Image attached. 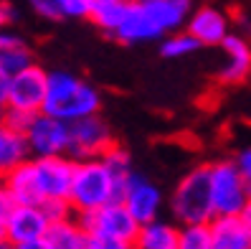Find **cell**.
Returning a JSON list of instances; mask_svg holds the SVG:
<instances>
[{
    "mask_svg": "<svg viewBox=\"0 0 251 249\" xmlns=\"http://www.w3.org/2000/svg\"><path fill=\"white\" fill-rule=\"evenodd\" d=\"M36 170V183L43 198H69L71 178H74V160L69 153L64 155H38L31 158Z\"/></svg>",
    "mask_w": 251,
    "mask_h": 249,
    "instance_id": "ba28073f",
    "label": "cell"
},
{
    "mask_svg": "<svg viewBox=\"0 0 251 249\" xmlns=\"http://www.w3.org/2000/svg\"><path fill=\"white\" fill-rule=\"evenodd\" d=\"M61 18H89L92 0H53Z\"/></svg>",
    "mask_w": 251,
    "mask_h": 249,
    "instance_id": "d4e9b609",
    "label": "cell"
},
{
    "mask_svg": "<svg viewBox=\"0 0 251 249\" xmlns=\"http://www.w3.org/2000/svg\"><path fill=\"white\" fill-rule=\"evenodd\" d=\"M0 247H8V242H5V224L0 221Z\"/></svg>",
    "mask_w": 251,
    "mask_h": 249,
    "instance_id": "836d02e7",
    "label": "cell"
},
{
    "mask_svg": "<svg viewBox=\"0 0 251 249\" xmlns=\"http://www.w3.org/2000/svg\"><path fill=\"white\" fill-rule=\"evenodd\" d=\"M188 33L201 46H221V41L228 36V16L213 5H203L188 16Z\"/></svg>",
    "mask_w": 251,
    "mask_h": 249,
    "instance_id": "7c38bea8",
    "label": "cell"
},
{
    "mask_svg": "<svg viewBox=\"0 0 251 249\" xmlns=\"http://www.w3.org/2000/svg\"><path fill=\"white\" fill-rule=\"evenodd\" d=\"M74 216L86 234V249H129L137 242L140 221L122 201H109L94 211Z\"/></svg>",
    "mask_w": 251,
    "mask_h": 249,
    "instance_id": "6da1fadb",
    "label": "cell"
},
{
    "mask_svg": "<svg viewBox=\"0 0 251 249\" xmlns=\"http://www.w3.org/2000/svg\"><path fill=\"white\" fill-rule=\"evenodd\" d=\"M31 64H33V54L28 51V46L23 41H18V43H13V46L0 51V69H3L5 74H10V77L18 74L21 69L31 66Z\"/></svg>",
    "mask_w": 251,
    "mask_h": 249,
    "instance_id": "603a6c76",
    "label": "cell"
},
{
    "mask_svg": "<svg viewBox=\"0 0 251 249\" xmlns=\"http://www.w3.org/2000/svg\"><path fill=\"white\" fill-rule=\"evenodd\" d=\"M160 36H165L155 26V21L147 16V13L137 5V3H129V10L122 21V26L114 31V38L122 41V43H142V41H155Z\"/></svg>",
    "mask_w": 251,
    "mask_h": 249,
    "instance_id": "2e32d148",
    "label": "cell"
},
{
    "mask_svg": "<svg viewBox=\"0 0 251 249\" xmlns=\"http://www.w3.org/2000/svg\"><path fill=\"white\" fill-rule=\"evenodd\" d=\"M43 249H86V234L79 226L76 216L49 221L43 234Z\"/></svg>",
    "mask_w": 251,
    "mask_h": 249,
    "instance_id": "e0dca14e",
    "label": "cell"
},
{
    "mask_svg": "<svg viewBox=\"0 0 251 249\" xmlns=\"http://www.w3.org/2000/svg\"><path fill=\"white\" fill-rule=\"evenodd\" d=\"M122 203H125L127 211L135 216L140 224H145V221L157 219L160 206H162V196H160V191L147 178L132 173L129 181H127V191H125Z\"/></svg>",
    "mask_w": 251,
    "mask_h": 249,
    "instance_id": "8fae6325",
    "label": "cell"
},
{
    "mask_svg": "<svg viewBox=\"0 0 251 249\" xmlns=\"http://www.w3.org/2000/svg\"><path fill=\"white\" fill-rule=\"evenodd\" d=\"M0 125H3V107H0Z\"/></svg>",
    "mask_w": 251,
    "mask_h": 249,
    "instance_id": "e575fe53",
    "label": "cell"
},
{
    "mask_svg": "<svg viewBox=\"0 0 251 249\" xmlns=\"http://www.w3.org/2000/svg\"><path fill=\"white\" fill-rule=\"evenodd\" d=\"M135 247H140V249H178V229L168 221H160V219L145 221V224H140Z\"/></svg>",
    "mask_w": 251,
    "mask_h": 249,
    "instance_id": "ffe728a7",
    "label": "cell"
},
{
    "mask_svg": "<svg viewBox=\"0 0 251 249\" xmlns=\"http://www.w3.org/2000/svg\"><path fill=\"white\" fill-rule=\"evenodd\" d=\"M18 41H21V38H18L16 33H8L5 28H3V31H0V51L8 49V46H13V43H18Z\"/></svg>",
    "mask_w": 251,
    "mask_h": 249,
    "instance_id": "d6a6232c",
    "label": "cell"
},
{
    "mask_svg": "<svg viewBox=\"0 0 251 249\" xmlns=\"http://www.w3.org/2000/svg\"><path fill=\"white\" fill-rule=\"evenodd\" d=\"M36 112H25V110H16V107H5L3 110V125L10 130H18V133H25L31 127Z\"/></svg>",
    "mask_w": 251,
    "mask_h": 249,
    "instance_id": "484cf974",
    "label": "cell"
},
{
    "mask_svg": "<svg viewBox=\"0 0 251 249\" xmlns=\"http://www.w3.org/2000/svg\"><path fill=\"white\" fill-rule=\"evenodd\" d=\"M41 209H43L49 221H58V219H71L74 216V209H71L69 198H43Z\"/></svg>",
    "mask_w": 251,
    "mask_h": 249,
    "instance_id": "4316f807",
    "label": "cell"
},
{
    "mask_svg": "<svg viewBox=\"0 0 251 249\" xmlns=\"http://www.w3.org/2000/svg\"><path fill=\"white\" fill-rule=\"evenodd\" d=\"M8 89H10V74L0 69V107H8Z\"/></svg>",
    "mask_w": 251,
    "mask_h": 249,
    "instance_id": "1f68e13d",
    "label": "cell"
},
{
    "mask_svg": "<svg viewBox=\"0 0 251 249\" xmlns=\"http://www.w3.org/2000/svg\"><path fill=\"white\" fill-rule=\"evenodd\" d=\"M101 107V94L89 82H84L74 74L53 71L46 82V99H43L41 112L53 114L64 122H74L81 117L97 114Z\"/></svg>",
    "mask_w": 251,
    "mask_h": 249,
    "instance_id": "7a4b0ae2",
    "label": "cell"
},
{
    "mask_svg": "<svg viewBox=\"0 0 251 249\" xmlns=\"http://www.w3.org/2000/svg\"><path fill=\"white\" fill-rule=\"evenodd\" d=\"M49 219L36 203H18L5 221V242L16 249H43Z\"/></svg>",
    "mask_w": 251,
    "mask_h": 249,
    "instance_id": "52a82bcc",
    "label": "cell"
},
{
    "mask_svg": "<svg viewBox=\"0 0 251 249\" xmlns=\"http://www.w3.org/2000/svg\"><path fill=\"white\" fill-rule=\"evenodd\" d=\"M112 145H114L112 130L99 117V112L69 122V155L74 160L101 158Z\"/></svg>",
    "mask_w": 251,
    "mask_h": 249,
    "instance_id": "8992f818",
    "label": "cell"
},
{
    "mask_svg": "<svg viewBox=\"0 0 251 249\" xmlns=\"http://www.w3.org/2000/svg\"><path fill=\"white\" fill-rule=\"evenodd\" d=\"M208 224L213 249H251V226L241 214H216Z\"/></svg>",
    "mask_w": 251,
    "mask_h": 249,
    "instance_id": "5bb4252c",
    "label": "cell"
},
{
    "mask_svg": "<svg viewBox=\"0 0 251 249\" xmlns=\"http://www.w3.org/2000/svg\"><path fill=\"white\" fill-rule=\"evenodd\" d=\"M28 158H31V148H28L25 133H18V130H10L5 125H0V181H3L13 168L25 163Z\"/></svg>",
    "mask_w": 251,
    "mask_h": 249,
    "instance_id": "ac0fdd59",
    "label": "cell"
},
{
    "mask_svg": "<svg viewBox=\"0 0 251 249\" xmlns=\"http://www.w3.org/2000/svg\"><path fill=\"white\" fill-rule=\"evenodd\" d=\"M109 201H114V181L104 160L101 158L76 160L74 163L71 191H69V203L74 214L94 211Z\"/></svg>",
    "mask_w": 251,
    "mask_h": 249,
    "instance_id": "3957f363",
    "label": "cell"
},
{
    "mask_svg": "<svg viewBox=\"0 0 251 249\" xmlns=\"http://www.w3.org/2000/svg\"><path fill=\"white\" fill-rule=\"evenodd\" d=\"M18 206V201L13 198V194H10V188L5 186V181H0V221H8V216L13 214V209Z\"/></svg>",
    "mask_w": 251,
    "mask_h": 249,
    "instance_id": "83f0119b",
    "label": "cell"
},
{
    "mask_svg": "<svg viewBox=\"0 0 251 249\" xmlns=\"http://www.w3.org/2000/svg\"><path fill=\"white\" fill-rule=\"evenodd\" d=\"M3 181H5V186L10 188L13 198H16L18 203H36V206H41L43 196H41V191H38L36 170H33L31 158H28L25 163H21L18 168H13Z\"/></svg>",
    "mask_w": 251,
    "mask_h": 249,
    "instance_id": "d6986e66",
    "label": "cell"
},
{
    "mask_svg": "<svg viewBox=\"0 0 251 249\" xmlns=\"http://www.w3.org/2000/svg\"><path fill=\"white\" fill-rule=\"evenodd\" d=\"M137 5L155 21L162 33L178 31L190 16V0H137Z\"/></svg>",
    "mask_w": 251,
    "mask_h": 249,
    "instance_id": "9a60e30c",
    "label": "cell"
},
{
    "mask_svg": "<svg viewBox=\"0 0 251 249\" xmlns=\"http://www.w3.org/2000/svg\"><path fill=\"white\" fill-rule=\"evenodd\" d=\"M173 219L180 224L193 221H211L216 216L213 198H211V170L208 166H198L183 175L175 194L170 198Z\"/></svg>",
    "mask_w": 251,
    "mask_h": 249,
    "instance_id": "277c9868",
    "label": "cell"
},
{
    "mask_svg": "<svg viewBox=\"0 0 251 249\" xmlns=\"http://www.w3.org/2000/svg\"><path fill=\"white\" fill-rule=\"evenodd\" d=\"M13 21H16V8H13L10 3H0V31L8 28Z\"/></svg>",
    "mask_w": 251,
    "mask_h": 249,
    "instance_id": "4dcf8cb0",
    "label": "cell"
},
{
    "mask_svg": "<svg viewBox=\"0 0 251 249\" xmlns=\"http://www.w3.org/2000/svg\"><path fill=\"white\" fill-rule=\"evenodd\" d=\"M221 49L226 54V64L218 71V79L224 84H239L251 77V43L239 33H228L221 41Z\"/></svg>",
    "mask_w": 251,
    "mask_h": 249,
    "instance_id": "4fadbf2b",
    "label": "cell"
},
{
    "mask_svg": "<svg viewBox=\"0 0 251 249\" xmlns=\"http://www.w3.org/2000/svg\"><path fill=\"white\" fill-rule=\"evenodd\" d=\"M46 82H49V74L38 64L21 69L18 74L10 77L8 107L25 110V112H41L43 99H46Z\"/></svg>",
    "mask_w": 251,
    "mask_h": 249,
    "instance_id": "30bf717a",
    "label": "cell"
},
{
    "mask_svg": "<svg viewBox=\"0 0 251 249\" xmlns=\"http://www.w3.org/2000/svg\"><path fill=\"white\" fill-rule=\"evenodd\" d=\"M201 49V43L190 36L188 31L185 33H173V36H168L165 41H162V56L165 58H183V56H188V54H193V51H198Z\"/></svg>",
    "mask_w": 251,
    "mask_h": 249,
    "instance_id": "cb8c5ba5",
    "label": "cell"
},
{
    "mask_svg": "<svg viewBox=\"0 0 251 249\" xmlns=\"http://www.w3.org/2000/svg\"><path fill=\"white\" fill-rule=\"evenodd\" d=\"M25 140L31 148V158L64 155L69 153V122L46 112H36L31 127L25 130Z\"/></svg>",
    "mask_w": 251,
    "mask_h": 249,
    "instance_id": "9c48e42d",
    "label": "cell"
},
{
    "mask_svg": "<svg viewBox=\"0 0 251 249\" xmlns=\"http://www.w3.org/2000/svg\"><path fill=\"white\" fill-rule=\"evenodd\" d=\"M211 170V198L216 214H241L249 201V186L236 166V160H216Z\"/></svg>",
    "mask_w": 251,
    "mask_h": 249,
    "instance_id": "5b68a950",
    "label": "cell"
},
{
    "mask_svg": "<svg viewBox=\"0 0 251 249\" xmlns=\"http://www.w3.org/2000/svg\"><path fill=\"white\" fill-rule=\"evenodd\" d=\"M31 8L46 21H61V16H58V10L53 5V0H31Z\"/></svg>",
    "mask_w": 251,
    "mask_h": 249,
    "instance_id": "f1b7e54d",
    "label": "cell"
},
{
    "mask_svg": "<svg viewBox=\"0 0 251 249\" xmlns=\"http://www.w3.org/2000/svg\"><path fill=\"white\" fill-rule=\"evenodd\" d=\"M178 249H213L211 224L208 221L183 224L178 229Z\"/></svg>",
    "mask_w": 251,
    "mask_h": 249,
    "instance_id": "7402d4cb",
    "label": "cell"
},
{
    "mask_svg": "<svg viewBox=\"0 0 251 249\" xmlns=\"http://www.w3.org/2000/svg\"><path fill=\"white\" fill-rule=\"evenodd\" d=\"M129 10L127 0H92V10H89V21L101 28L107 33H114L122 26L125 16Z\"/></svg>",
    "mask_w": 251,
    "mask_h": 249,
    "instance_id": "44dd1931",
    "label": "cell"
},
{
    "mask_svg": "<svg viewBox=\"0 0 251 249\" xmlns=\"http://www.w3.org/2000/svg\"><path fill=\"white\" fill-rule=\"evenodd\" d=\"M236 166H239L244 181H246V186H249V194H251V145L236 155Z\"/></svg>",
    "mask_w": 251,
    "mask_h": 249,
    "instance_id": "f546056e",
    "label": "cell"
}]
</instances>
